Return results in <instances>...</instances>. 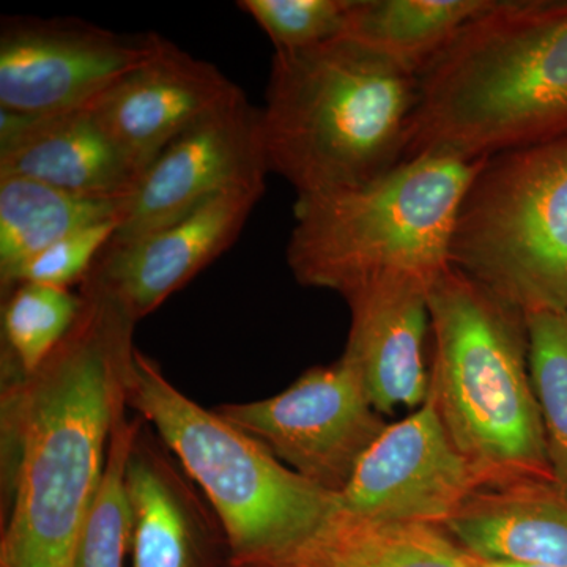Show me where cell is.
<instances>
[{"mask_svg":"<svg viewBox=\"0 0 567 567\" xmlns=\"http://www.w3.org/2000/svg\"><path fill=\"white\" fill-rule=\"evenodd\" d=\"M216 412L292 472L338 496L386 429L344 357L317 365L282 393Z\"/></svg>","mask_w":567,"mask_h":567,"instance_id":"ba28073f","label":"cell"},{"mask_svg":"<svg viewBox=\"0 0 567 567\" xmlns=\"http://www.w3.org/2000/svg\"><path fill=\"white\" fill-rule=\"evenodd\" d=\"M528 365L551 475L567 491V311L525 315Z\"/></svg>","mask_w":567,"mask_h":567,"instance_id":"603a6c76","label":"cell"},{"mask_svg":"<svg viewBox=\"0 0 567 567\" xmlns=\"http://www.w3.org/2000/svg\"><path fill=\"white\" fill-rule=\"evenodd\" d=\"M238 7L267 33L275 52H293L344 37L352 0H241Z\"/></svg>","mask_w":567,"mask_h":567,"instance_id":"cb8c5ba5","label":"cell"},{"mask_svg":"<svg viewBox=\"0 0 567 567\" xmlns=\"http://www.w3.org/2000/svg\"><path fill=\"white\" fill-rule=\"evenodd\" d=\"M121 203L85 199L22 177H0V282L62 238L117 221Z\"/></svg>","mask_w":567,"mask_h":567,"instance_id":"ffe728a7","label":"cell"},{"mask_svg":"<svg viewBox=\"0 0 567 567\" xmlns=\"http://www.w3.org/2000/svg\"><path fill=\"white\" fill-rule=\"evenodd\" d=\"M483 480L457 450L431 399L388 424L338 495V509L377 520L445 527Z\"/></svg>","mask_w":567,"mask_h":567,"instance_id":"8fae6325","label":"cell"},{"mask_svg":"<svg viewBox=\"0 0 567 567\" xmlns=\"http://www.w3.org/2000/svg\"><path fill=\"white\" fill-rule=\"evenodd\" d=\"M268 173L262 112L240 91L142 171L121 203L112 240H128L177 221L233 189L265 188Z\"/></svg>","mask_w":567,"mask_h":567,"instance_id":"30bf717a","label":"cell"},{"mask_svg":"<svg viewBox=\"0 0 567 567\" xmlns=\"http://www.w3.org/2000/svg\"><path fill=\"white\" fill-rule=\"evenodd\" d=\"M443 529L477 561L567 567V491L554 480L481 486Z\"/></svg>","mask_w":567,"mask_h":567,"instance_id":"2e32d148","label":"cell"},{"mask_svg":"<svg viewBox=\"0 0 567 567\" xmlns=\"http://www.w3.org/2000/svg\"><path fill=\"white\" fill-rule=\"evenodd\" d=\"M125 409L123 401L115 413L102 483L81 533L76 567H123L132 547L125 470L142 425L140 420H128Z\"/></svg>","mask_w":567,"mask_h":567,"instance_id":"44dd1931","label":"cell"},{"mask_svg":"<svg viewBox=\"0 0 567 567\" xmlns=\"http://www.w3.org/2000/svg\"><path fill=\"white\" fill-rule=\"evenodd\" d=\"M125 486L133 567H204L203 516L142 427L126 461Z\"/></svg>","mask_w":567,"mask_h":567,"instance_id":"ac0fdd59","label":"cell"},{"mask_svg":"<svg viewBox=\"0 0 567 567\" xmlns=\"http://www.w3.org/2000/svg\"><path fill=\"white\" fill-rule=\"evenodd\" d=\"M429 282L390 276L344 300L350 330L342 357L353 365L380 415L416 410L431 391Z\"/></svg>","mask_w":567,"mask_h":567,"instance_id":"5bb4252c","label":"cell"},{"mask_svg":"<svg viewBox=\"0 0 567 567\" xmlns=\"http://www.w3.org/2000/svg\"><path fill=\"white\" fill-rule=\"evenodd\" d=\"M477 561V559H476ZM480 567H548V566H535V565H517V563H488L477 561Z\"/></svg>","mask_w":567,"mask_h":567,"instance_id":"484cf974","label":"cell"},{"mask_svg":"<svg viewBox=\"0 0 567 567\" xmlns=\"http://www.w3.org/2000/svg\"><path fill=\"white\" fill-rule=\"evenodd\" d=\"M240 91L215 65L166 40L85 110L140 177L171 142Z\"/></svg>","mask_w":567,"mask_h":567,"instance_id":"4fadbf2b","label":"cell"},{"mask_svg":"<svg viewBox=\"0 0 567 567\" xmlns=\"http://www.w3.org/2000/svg\"><path fill=\"white\" fill-rule=\"evenodd\" d=\"M264 192L233 189L151 233L111 238L81 282V295L136 324L235 244Z\"/></svg>","mask_w":567,"mask_h":567,"instance_id":"7c38bea8","label":"cell"},{"mask_svg":"<svg viewBox=\"0 0 567 567\" xmlns=\"http://www.w3.org/2000/svg\"><path fill=\"white\" fill-rule=\"evenodd\" d=\"M117 221H107L78 230L44 249L2 282V289L14 284L33 282L43 286L70 289L73 284L84 281L96 257L110 244L117 230Z\"/></svg>","mask_w":567,"mask_h":567,"instance_id":"d4e9b609","label":"cell"},{"mask_svg":"<svg viewBox=\"0 0 567 567\" xmlns=\"http://www.w3.org/2000/svg\"><path fill=\"white\" fill-rule=\"evenodd\" d=\"M481 163L421 155L361 188L297 197L293 278L342 298L390 276L431 282L451 267L458 207Z\"/></svg>","mask_w":567,"mask_h":567,"instance_id":"5b68a950","label":"cell"},{"mask_svg":"<svg viewBox=\"0 0 567 567\" xmlns=\"http://www.w3.org/2000/svg\"><path fill=\"white\" fill-rule=\"evenodd\" d=\"M415 74L341 37L275 52L262 112L270 173L297 197L361 188L405 162Z\"/></svg>","mask_w":567,"mask_h":567,"instance_id":"3957f363","label":"cell"},{"mask_svg":"<svg viewBox=\"0 0 567 567\" xmlns=\"http://www.w3.org/2000/svg\"><path fill=\"white\" fill-rule=\"evenodd\" d=\"M0 177H22L85 199L122 203L136 171L85 107L33 115L0 110Z\"/></svg>","mask_w":567,"mask_h":567,"instance_id":"9a60e30c","label":"cell"},{"mask_svg":"<svg viewBox=\"0 0 567 567\" xmlns=\"http://www.w3.org/2000/svg\"><path fill=\"white\" fill-rule=\"evenodd\" d=\"M496 0H352L344 37L420 76Z\"/></svg>","mask_w":567,"mask_h":567,"instance_id":"d6986e66","label":"cell"},{"mask_svg":"<svg viewBox=\"0 0 567 567\" xmlns=\"http://www.w3.org/2000/svg\"><path fill=\"white\" fill-rule=\"evenodd\" d=\"M123 395L203 488L221 525L229 567L274 565L333 513L338 496L183 394L136 347L126 360Z\"/></svg>","mask_w":567,"mask_h":567,"instance_id":"8992f818","label":"cell"},{"mask_svg":"<svg viewBox=\"0 0 567 567\" xmlns=\"http://www.w3.org/2000/svg\"><path fill=\"white\" fill-rule=\"evenodd\" d=\"M82 306L81 295L61 287L20 282L7 289L3 339L17 374L31 375L41 368L76 323Z\"/></svg>","mask_w":567,"mask_h":567,"instance_id":"7402d4cb","label":"cell"},{"mask_svg":"<svg viewBox=\"0 0 567 567\" xmlns=\"http://www.w3.org/2000/svg\"><path fill=\"white\" fill-rule=\"evenodd\" d=\"M164 41L158 33H117L76 18H3L0 110L80 111L151 61Z\"/></svg>","mask_w":567,"mask_h":567,"instance_id":"9c48e42d","label":"cell"},{"mask_svg":"<svg viewBox=\"0 0 567 567\" xmlns=\"http://www.w3.org/2000/svg\"><path fill=\"white\" fill-rule=\"evenodd\" d=\"M268 567H480L445 529L377 520L334 507L315 533Z\"/></svg>","mask_w":567,"mask_h":567,"instance_id":"e0dca14e","label":"cell"},{"mask_svg":"<svg viewBox=\"0 0 567 567\" xmlns=\"http://www.w3.org/2000/svg\"><path fill=\"white\" fill-rule=\"evenodd\" d=\"M84 306L51 357L3 394L10 507L0 567H76L78 546L102 483L134 323L110 305Z\"/></svg>","mask_w":567,"mask_h":567,"instance_id":"6da1fadb","label":"cell"},{"mask_svg":"<svg viewBox=\"0 0 567 567\" xmlns=\"http://www.w3.org/2000/svg\"><path fill=\"white\" fill-rule=\"evenodd\" d=\"M427 295V399L454 445L483 486L554 480L529 377L524 312L454 267L429 282Z\"/></svg>","mask_w":567,"mask_h":567,"instance_id":"277c9868","label":"cell"},{"mask_svg":"<svg viewBox=\"0 0 567 567\" xmlns=\"http://www.w3.org/2000/svg\"><path fill=\"white\" fill-rule=\"evenodd\" d=\"M450 262L524 315L567 311V133L483 159Z\"/></svg>","mask_w":567,"mask_h":567,"instance_id":"52a82bcc","label":"cell"},{"mask_svg":"<svg viewBox=\"0 0 567 567\" xmlns=\"http://www.w3.org/2000/svg\"><path fill=\"white\" fill-rule=\"evenodd\" d=\"M406 159L488 158L567 133V0H496L417 76Z\"/></svg>","mask_w":567,"mask_h":567,"instance_id":"7a4b0ae2","label":"cell"}]
</instances>
